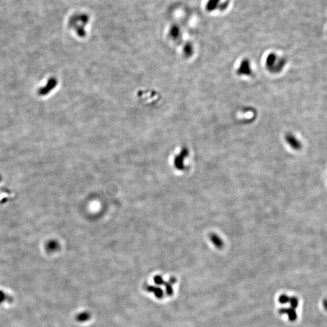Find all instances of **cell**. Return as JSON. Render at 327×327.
Returning <instances> with one entry per match:
<instances>
[{
    "label": "cell",
    "instance_id": "obj_1",
    "mask_svg": "<svg viewBox=\"0 0 327 327\" xmlns=\"http://www.w3.org/2000/svg\"><path fill=\"white\" fill-rule=\"evenodd\" d=\"M296 309H297L293 308L290 306L282 307L279 309L278 313L280 315L287 316L288 319L290 321L294 322L298 318V313H297Z\"/></svg>",
    "mask_w": 327,
    "mask_h": 327
},
{
    "label": "cell",
    "instance_id": "obj_2",
    "mask_svg": "<svg viewBox=\"0 0 327 327\" xmlns=\"http://www.w3.org/2000/svg\"><path fill=\"white\" fill-rule=\"evenodd\" d=\"M145 289L148 292L153 293L155 294V296L158 299H162L164 297L163 290L161 289L159 287H156L153 285H147L145 287Z\"/></svg>",
    "mask_w": 327,
    "mask_h": 327
},
{
    "label": "cell",
    "instance_id": "obj_4",
    "mask_svg": "<svg viewBox=\"0 0 327 327\" xmlns=\"http://www.w3.org/2000/svg\"><path fill=\"white\" fill-rule=\"evenodd\" d=\"M154 282L157 285H163L165 282L164 280L163 279V278L161 276H156L154 277Z\"/></svg>",
    "mask_w": 327,
    "mask_h": 327
},
{
    "label": "cell",
    "instance_id": "obj_5",
    "mask_svg": "<svg viewBox=\"0 0 327 327\" xmlns=\"http://www.w3.org/2000/svg\"><path fill=\"white\" fill-rule=\"evenodd\" d=\"M90 315H89L88 313H82V314H81L79 315V317H78V319H79V320H81V321H82V320H87V319H88L89 318H90Z\"/></svg>",
    "mask_w": 327,
    "mask_h": 327
},
{
    "label": "cell",
    "instance_id": "obj_3",
    "mask_svg": "<svg viewBox=\"0 0 327 327\" xmlns=\"http://www.w3.org/2000/svg\"><path fill=\"white\" fill-rule=\"evenodd\" d=\"M220 0H209L206 6V9L208 11H212L215 9L219 4Z\"/></svg>",
    "mask_w": 327,
    "mask_h": 327
}]
</instances>
